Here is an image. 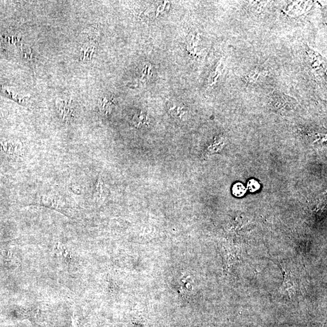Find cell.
<instances>
[{
	"label": "cell",
	"instance_id": "cell-6",
	"mask_svg": "<svg viewBox=\"0 0 327 327\" xmlns=\"http://www.w3.org/2000/svg\"><path fill=\"white\" fill-rule=\"evenodd\" d=\"M133 123L136 127H143L149 123L148 118L143 112H140L134 116Z\"/></svg>",
	"mask_w": 327,
	"mask_h": 327
},
{
	"label": "cell",
	"instance_id": "cell-5",
	"mask_svg": "<svg viewBox=\"0 0 327 327\" xmlns=\"http://www.w3.org/2000/svg\"><path fill=\"white\" fill-rule=\"evenodd\" d=\"M266 70L262 67H256V69L250 72L248 76H246V79L247 82L249 83L256 82L259 78L266 74Z\"/></svg>",
	"mask_w": 327,
	"mask_h": 327
},
{
	"label": "cell",
	"instance_id": "cell-9",
	"mask_svg": "<svg viewBox=\"0 0 327 327\" xmlns=\"http://www.w3.org/2000/svg\"><path fill=\"white\" fill-rule=\"evenodd\" d=\"M248 187L250 191L251 192H255L258 191L260 187L258 182L254 180H251L249 182L248 184Z\"/></svg>",
	"mask_w": 327,
	"mask_h": 327
},
{
	"label": "cell",
	"instance_id": "cell-8",
	"mask_svg": "<svg viewBox=\"0 0 327 327\" xmlns=\"http://www.w3.org/2000/svg\"><path fill=\"white\" fill-rule=\"evenodd\" d=\"M246 189L243 184L237 183L233 187V193L234 195L240 197L243 196L246 193Z\"/></svg>",
	"mask_w": 327,
	"mask_h": 327
},
{
	"label": "cell",
	"instance_id": "cell-4",
	"mask_svg": "<svg viewBox=\"0 0 327 327\" xmlns=\"http://www.w3.org/2000/svg\"><path fill=\"white\" fill-rule=\"evenodd\" d=\"M115 104L114 98H104L99 102V107L102 114L108 115L112 111V106Z\"/></svg>",
	"mask_w": 327,
	"mask_h": 327
},
{
	"label": "cell",
	"instance_id": "cell-7",
	"mask_svg": "<svg viewBox=\"0 0 327 327\" xmlns=\"http://www.w3.org/2000/svg\"><path fill=\"white\" fill-rule=\"evenodd\" d=\"M105 192H106V189L104 188L103 181L101 178H99L97 181L96 191H95V198L98 199L104 198Z\"/></svg>",
	"mask_w": 327,
	"mask_h": 327
},
{
	"label": "cell",
	"instance_id": "cell-1",
	"mask_svg": "<svg viewBox=\"0 0 327 327\" xmlns=\"http://www.w3.org/2000/svg\"><path fill=\"white\" fill-rule=\"evenodd\" d=\"M39 202H40L42 206L56 210V211L60 212L66 215L69 216L68 209H67L66 204L60 198H57L56 196H42L39 199Z\"/></svg>",
	"mask_w": 327,
	"mask_h": 327
},
{
	"label": "cell",
	"instance_id": "cell-10",
	"mask_svg": "<svg viewBox=\"0 0 327 327\" xmlns=\"http://www.w3.org/2000/svg\"><path fill=\"white\" fill-rule=\"evenodd\" d=\"M72 327H79V323L76 315L72 317Z\"/></svg>",
	"mask_w": 327,
	"mask_h": 327
},
{
	"label": "cell",
	"instance_id": "cell-3",
	"mask_svg": "<svg viewBox=\"0 0 327 327\" xmlns=\"http://www.w3.org/2000/svg\"><path fill=\"white\" fill-rule=\"evenodd\" d=\"M168 111L172 117L177 120H182L187 113L186 108L178 102H172L168 106Z\"/></svg>",
	"mask_w": 327,
	"mask_h": 327
},
{
	"label": "cell",
	"instance_id": "cell-2",
	"mask_svg": "<svg viewBox=\"0 0 327 327\" xmlns=\"http://www.w3.org/2000/svg\"><path fill=\"white\" fill-rule=\"evenodd\" d=\"M58 111L62 120H70L73 116L75 108L71 100L67 99H61L57 102Z\"/></svg>",
	"mask_w": 327,
	"mask_h": 327
}]
</instances>
